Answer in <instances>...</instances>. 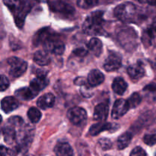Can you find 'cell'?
Here are the masks:
<instances>
[{
    "mask_svg": "<svg viewBox=\"0 0 156 156\" xmlns=\"http://www.w3.org/2000/svg\"><path fill=\"white\" fill-rule=\"evenodd\" d=\"M4 141L14 148H25L31 143L34 129L26 124L23 119L18 116H13L8 119L2 128Z\"/></svg>",
    "mask_w": 156,
    "mask_h": 156,
    "instance_id": "cell-1",
    "label": "cell"
},
{
    "mask_svg": "<svg viewBox=\"0 0 156 156\" xmlns=\"http://www.w3.org/2000/svg\"><path fill=\"white\" fill-rule=\"evenodd\" d=\"M34 45L42 44L44 50L49 53L60 56L65 51V44L59 36L50 28H43L40 30L34 37Z\"/></svg>",
    "mask_w": 156,
    "mask_h": 156,
    "instance_id": "cell-2",
    "label": "cell"
},
{
    "mask_svg": "<svg viewBox=\"0 0 156 156\" xmlns=\"http://www.w3.org/2000/svg\"><path fill=\"white\" fill-rule=\"evenodd\" d=\"M3 2L13 14L17 26L21 28L31 8L30 3L27 0H3Z\"/></svg>",
    "mask_w": 156,
    "mask_h": 156,
    "instance_id": "cell-3",
    "label": "cell"
},
{
    "mask_svg": "<svg viewBox=\"0 0 156 156\" xmlns=\"http://www.w3.org/2000/svg\"><path fill=\"white\" fill-rule=\"evenodd\" d=\"M104 12L103 11H95L90 14L85 20L82 25L84 32L88 35H103L105 34L104 30Z\"/></svg>",
    "mask_w": 156,
    "mask_h": 156,
    "instance_id": "cell-4",
    "label": "cell"
},
{
    "mask_svg": "<svg viewBox=\"0 0 156 156\" xmlns=\"http://www.w3.org/2000/svg\"><path fill=\"white\" fill-rule=\"evenodd\" d=\"M114 15L123 22H132L137 15V8L131 2L122 3L114 9Z\"/></svg>",
    "mask_w": 156,
    "mask_h": 156,
    "instance_id": "cell-5",
    "label": "cell"
},
{
    "mask_svg": "<svg viewBox=\"0 0 156 156\" xmlns=\"http://www.w3.org/2000/svg\"><path fill=\"white\" fill-rule=\"evenodd\" d=\"M118 41L126 50L133 49L137 46V35L131 27H125L118 34Z\"/></svg>",
    "mask_w": 156,
    "mask_h": 156,
    "instance_id": "cell-6",
    "label": "cell"
},
{
    "mask_svg": "<svg viewBox=\"0 0 156 156\" xmlns=\"http://www.w3.org/2000/svg\"><path fill=\"white\" fill-rule=\"evenodd\" d=\"M7 62L9 66V76L14 79L21 77L27 69V62L15 56L9 58Z\"/></svg>",
    "mask_w": 156,
    "mask_h": 156,
    "instance_id": "cell-7",
    "label": "cell"
},
{
    "mask_svg": "<svg viewBox=\"0 0 156 156\" xmlns=\"http://www.w3.org/2000/svg\"><path fill=\"white\" fill-rule=\"evenodd\" d=\"M48 5L53 12L64 15H73L75 9L68 0H47Z\"/></svg>",
    "mask_w": 156,
    "mask_h": 156,
    "instance_id": "cell-8",
    "label": "cell"
},
{
    "mask_svg": "<svg viewBox=\"0 0 156 156\" xmlns=\"http://www.w3.org/2000/svg\"><path fill=\"white\" fill-rule=\"evenodd\" d=\"M67 117L74 125L81 126L86 122L87 113L82 108L75 107L69 110L67 112Z\"/></svg>",
    "mask_w": 156,
    "mask_h": 156,
    "instance_id": "cell-9",
    "label": "cell"
},
{
    "mask_svg": "<svg viewBox=\"0 0 156 156\" xmlns=\"http://www.w3.org/2000/svg\"><path fill=\"white\" fill-rule=\"evenodd\" d=\"M122 66V58L119 53L110 52L108 57L104 62V68L107 72H114L118 70Z\"/></svg>",
    "mask_w": 156,
    "mask_h": 156,
    "instance_id": "cell-10",
    "label": "cell"
},
{
    "mask_svg": "<svg viewBox=\"0 0 156 156\" xmlns=\"http://www.w3.org/2000/svg\"><path fill=\"white\" fill-rule=\"evenodd\" d=\"M120 128V125L117 123H108V122L100 121L99 123L92 125L89 129L90 135L95 136L104 131H109V132H114Z\"/></svg>",
    "mask_w": 156,
    "mask_h": 156,
    "instance_id": "cell-11",
    "label": "cell"
},
{
    "mask_svg": "<svg viewBox=\"0 0 156 156\" xmlns=\"http://www.w3.org/2000/svg\"><path fill=\"white\" fill-rule=\"evenodd\" d=\"M129 108H130L127 101L124 99H118L114 104L111 111V117L114 120H118L126 114Z\"/></svg>",
    "mask_w": 156,
    "mask_h": 156,
    "instance_id": "cell-12",
    "label": "cell"
},
{
    "mask_svg": "<svg viewBox=\"0 0 156 156\" xmlns=\"http://www.w3.org/2000/svg\"><path fill=\"white\" fill-rule=\"evenodd\" d=\"M127 73L133 81H138L145 75V69L141 61H137L127 68Z\"/></svg>",
    "mask_w": 156,
    "mask_h": 156,
    "instance_id": "cell-13",
    "label": "cell"
},
{
    "mask_svg": "<svg viewBox=\"0 0 156 156\" xmlns=\"http://www.w3.org/2000/svg\"><path fill=\"white\" fill-rule=\"evenodd\" d=\"M109 114V105L108 103L102 102L98 104L94 108V119L97 121H105L108 117Z\"/></svg>",
    "mask_w": 156,
    "mask_h": 156,
    "instance_id": "cell-14",
    "label": "cell"
},
{
    "mask_svg": "<svg viewBox=\"0 0 156 156\" xmlns=\"http://www.w3.org/2000/svg\"><path fill=\"white\" fill-rule=\"evenodd\" d=\"M19 105L20 104L18 99L12 96L4 98L1 101L2 110L5 114H9L14 111L19 107Z\"/></svg>",
    "mask_w": 156,
    "mask_h": 156,
    "instance_id": "cell-15",
    "label": "cell"
},
{
    "mask_svg": "<svg viewBox=\"0 0 156 156\" xmlns=\"http://www.w3.org/2000/svg\"><path fill=\"white\" fill-rule=\"evenodd\" d=\"M39 94V91L35 90L34 88H32L30 85L25 88H20L15 91V95L19 98L21 100L24 101H30L34 98L37 94Z\"/></svg>",
    "mask_w": 156,
    "mask_h": 156,
    "instance_id": "cell-16",
    "label": "cell"
},
{
    "mask_svg": "<svg viewBox=\"0 0 156 156\" xmlns=\"http://www.w3.org/2000/svg\"><path fill=\"white\" fill-rule=\"evenodd\" d=\"M55 104V97L52 93H46L37 99V105L42 110L52 108Z\"/></svg>",
    "mask_w": 156,
    "mask_h": 156,
    "instance_id": "cell-17",
    "label": "cell"
},
{
    "mask_svg": "<svg viewBox=\"0 0 156 156\" xmlns=\"http://www.w3.org/2000/svg\"><path fill=\"white\" fill-rule=\"evenodd\" d=\"M87 81L91 87H96L105 81V76L100 70L93 69L88 73Z\"/></svg>",
    "mask_w": 156,
    "mask_h": 156,
    "instance_id": "cell-18",
    "label": "cell"
},
{
    "mask_svg": "<svg viewBox=\"0 0 156 156\" xmlns=\"http://www.w3.org/2000/svg\"><path fill=\"white\" fill-rule=\"evenodd\" d=\"M87 48L94 56H99L103 50V44L98 38L93 37L87 43Z\"/></svg>",
    "mask_w": 156,
    "mask_h": 156,
    "instance_id": "cell-19",
    "label": "cell"
},
{
    "mask_svg": "<svg viewBox=\"0 0 156 156\" xmlns=\"http://www.w3.org/2000/svg\"><path fill=\"white\" fill-rule=\"evenodd\" d=\"M54 152L56 155L59 156H67L73 155V150L70 145L68 143H58L54 147Z\"/></svg>",
    "mask_w": 156,
    "mask_h": 156,
    "instance_id": "cell-20",
    "label": "cell"
},
{
    "mask_svg": "<svg viewBox=\"0 0 156 156\" xmlns=\"http://www.w3.org/2000/svg\"><path fill=\"white\" fill-rule=\"evenodd\" d=\"M127 83L121 77H117L114 79L112 83V89L114 93L122 95L125 93L127 88Z\"/></svg>",
    "mask_w": 156,
    "mask_h": 156,
    "instance_id": "cell-21",
    "label": "cell"
},
{
    "mask_svg": "<svg viewBox=\"0 0 156 156\" xmlns=\"http://www.w3.org/2000/svg\"><path fill=\"white\" fill-rule=\"evenodd\" d=\"M48 52L47 50H37L35 52L34 54V61L36 62L37 65L41 66H47L50 63V58L49 56Z\"/></svg>",
    "mask_w": 156,
    "mask_h": 156,
    "instance_id": "cell-22",
    "label": "cell"
},
{
    "mask_svg": "<svg viewBox=\"0 0 156 156\" xmlns=\"http://www.w3.org/2000/svg\"><path fill=\"white\" fill-rule=\"evenodd\" d=\"M133 139V134L129 132H125L119 136L117 140V148L120 150L126 149L130 144Z\"/></svg>",
    "mask_w": 156,
    "mask_h": 156,
    "instance_id": "cell-23",
    "label": "cell"
},
{
    "mask_svg": "<svg viewBox=\"0 0 156 156\" xmlns=\"http://www.w3.org/2000/svg\"><path fill=\"white\" fill-rule=\"evenodd\" d=\"M49 80L46 78H41V77H36L34 79H32L30 82V85L32 88H34L37 91H42L44 88L48 85Z\"/></svg>",
    "mask_w": 156,
    "mask_h": 156,
    "instance_id": "cell-24",
    "label": "cell"
},
{
    "mask_svg": "<svg viewBox=\"0 0 156 156\" xmlns=\"http://www.w3.org/2000/svg\"><path fill=\"white\" fill-rule=\"evenodd\" d=\"M27 115L32 123H38L41 119V117H42V114H41V112L39 111V109L37 108H34V107L30 108L27 111Z\"/></svg>",
    "mask_w": 156,
    "mask_h": 156,
    "instance_id": "cell-25",
    "label": "cell"
},
{
    "mask_svg": "<svg viewBox=\"0 0 156 156\" xmlns=\"http://www.w3.org/2000/svg\"><path fill=\"white\" fill-rule=\"evenodd\" d=\"M128 104L129 105L130 108H136L140 105V104L142 101V97L139 93L135 92L132 94V95L127 100Z\"/></svg>",
    "mask_w": 156,
    "mask_h": 156,
    "instance_id": "cell-26",
    "label": "cell"
},
{
    "mask_svg": "<svg viewBox=\"0 0 156 156\" xmlns=\"http://www.w3.org/2000/svg\"><path fill=\"white\" fill-rule=\"evenodd\" d=\"M100 0H78L77 5L82 9H88L94 7L99 3Z\"/></svg>",
    "mask_w": 156,
    "mask_h": 156,
    "instance_id": "cell-27",
    "label": "cell"
},
{
    "mask_svg": "<svg viewBox=\"0 0 156 156\" xmlns=\"http://www.w3.org/2000/svg\"><path fill=\"white\" fill-rule=\"evenodd\" d=\"M98 145L104 151H107L112 148V142L108 138H102L98 140Z\"/></svg>",
    "mask_w": 156,
    "mask_h": 156,
    "instance_id": "cell-28",
    "label": "cell"
},
{
    "mask_svg": "<svg viewBox=\"0 0 156 156\" xmlns=\"http://www.w3.org/2000/svg\"><path fill=\"white\" fill-rule=\"evenodd\" d=\"M143 142L148 146H155L156 145V133L145 135L143 137Z\"/></svg>",
    "mask_w": 156,
    "mask_h": 156,
    "instance_id": "cell-29",
    "label": "cell"
},
{
    "mask_svg": "<svg viewBox=\"0 0 156 156\" xmlns=\"http://www.w3.org/2000/svg\"><path fill=\"white\" fill-rule=\"evenodd\" d=\"M73 53L75 56H78V57H84L88 54V50L83 47H79V48H76V50H73Z\"/></svg>",
    "mask_w": 156,
    "mask_h": 156,
    "instance_id": "cell-30",
    "label": "cell"
},
{
    "mask_svg": "<svg viewBox=\"0 0 156 156\" xmlns=\"http://www.w3.org/2000/svg\"><path fill=\"white\" fill-rule=\"evenodd\" d=\"M147 153L145 152L144 149H143L140 146H137V147L134 148L132 150V152H130V155H146Z\"/></svg>",
    "mask_w": 156,
    "mask_h": 156,
    "instance_id": "cell-31",
    "label": "cell"
},
{
    "mask_svg": "<svg viewBox=\"0 0 156 156\" xmlns=\"http://www.w3.org/2000/svg\"><path fill=\"white\" fill-rule=\"evenodd\" d=\"M9 87V81L5 76H1V91H4Z\"/></svg>",
    "mask_w": 156,
    "mask_h": 156,
    "instance_id": "cell-32",
    "label": "cell"
},
{
    "mask_svg": "<svg viewBox=\"0 0 156 156\" xmlns=\"http://www.w3.org/2000/svg\"><path fill=\"white\" fill-rule=\"evenodd\" d=\"M1 155H15V152L13 149H10L9 148H6L5 146H1Z\"/></svg>",
    "mask_w": 156,
    "mask_h": 156,
    "instance_id": "cell-33",
    "label": "cell"
},
{
    "mask_svg": "<svg viewBox=\"0 0 156 156\" xmlns=\"http://www.w3.org/2000/svg\"><path fill=\"white\" fill-rule=\"evenodd\" d=\"M144 91H149V92H155L156 91V84L151 83L149 85H146L144 88Z\"/></svg>",
    "mask_w": 156,
    "mask_h": 156,
    "instance_id": "cell-34",
    "label": "cell"
},
{
    "mask_svg": "<svg viewBox=\"0 0 156 156\" xmlns=\"http://www.w3.org/2000/svg\"><path fill=\"white\" fill-rule=\"evenodd\" d=\"M47 75V71L44 69H37L36 72L37 77L41 78H46Z\"/></svg>",
    "mask_w": 156,
    "mask_h": 156,
    "instance_id": "cell-35",
    "label": "cell"
},
{
    "mask_svg": "<svg viewBox=\"0 0 156 156\" xmlns=\"http://www.w3.org/2000/svg\"><path fill=\"white\" fill-rule=\"evenodd\" d=\"M146 2H147L149 5H151L155 6L156 7V0H146Z\"/></svg>",
    "mask_w": 156,
    "mask_h": 156,
    "instance_id": "cell-36",
    "label": "cell"
},
{
    "mask_svg": "<svg viewBox=\"0 0 156 156\" xmlns=\"http://www.w3.org/2000/svg\"><path fill=\"white\" fill-rule=\"evenodd\" d=\"M151 27H152V28L153 29V30H155L156 31V17L155 18H154L153 20V22H152V24H151Z\"/></svg>",
    "mask_w": 156,
    "mask_h": 156,
    "instance_id": "cell-37",
    "label": "cell"
},
{
    "mask_svg": "<svg viewBox=\"0 0 156 156\" xmlns=\"http://www.w3.org/2000/svg\"><path fill=\"white\" fill-rule=\"evenodd\" d=\"M137 1H139V2H140V1H142V0H137Z\"/></svg>",
    "mask_w": 156,
    "mask_h": 156,
    "instance_id": "cell-38",
    "label": "cell"
}]
</instances>
